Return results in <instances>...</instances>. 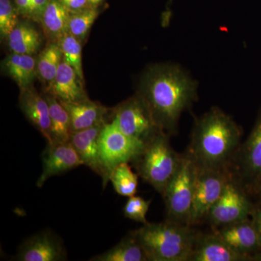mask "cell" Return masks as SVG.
Returning a JSON list of instances; mask_svg holds the SVG:
<instances>
[{"label": "cell", "instance_id": "31", "mask_svg": "<svg viewBox=\"0 0 261 261\" xmlns=\"http://www.w3.org/2000/svg\"><path fill=\"white\" fill-rule=\"evenodd\" d=\"M60 2L71 13L85 9L89 5L88 0H60Z\"/></svg>", "mask_w": 261, "mask_h": 261}, {"label": "cell", "instance_id": "33", "mask_svg": "<svg viewBox=\"0 0 261 261\" xmlns=\"http://www.w3.org/2000/svg\"><path fill=\"white\" fill-rule=\"evenodd\" d=\"M15 6L19 14L29 17L32 6V0H15Z\"/></svg>", "mask_w": 261, "mask_h": 261}, {"label": "cell", "instance_id": "35", "mask_svg": "<svg viewBox=\"0 0 261 261\" xmlns=\"http://www.w3.org/2000/svg\"><path fill=\"white\" fill-rule=\"evenodd\" d=\"M254 192H255V193L257 194V195H258L259 197H260V198L261 199V181L260 183H259V185H257L256 189H255Z\"/></svg>", "mask_w": 261, "mask_h": 261}, {"label": "cell", "instance_id": "27", "mask_svg": "<svg viewBox=\"0 0 261 261\" xmlns=\"http://www.w3.org/2000/svg\"><path fill=\"white\" fill-rule=\"evenodd\" d=\"M99 12L95 7H89L80 11L70 13L68 21V33L80 41L83 40L92 27Z\"/></svg>", "mask_w": 261, "mask_h": 261}, {"label": "cell", "instance_id": "14", "mask_svg": "<svg viewBox=\"0 0 261 261\" xmlns=\"http://www.w3.org/2000/svg\"><path fill=\"white\" fill-rule=\"evenodd\" d=\"M20 107L33 126L42 134L47 142H50V117L45 97L40 95L32 87L22 89Z\"/></svg>", "mask_w": 261, "mask_h": 261}, {"label": "cell", "instance_id": "11", "mask_svg": "<svg viewBox=\"0 0 261 261\" xmlns=\"http://www.w3.org/2000/svg\"><path fill=\"white\" fill-rule=\"evenodd\" d=\"M42 171L37 186L42 187L49 178L84 166L78 152L68 142L47 143L42 154Z\"/></svg>", "mask_w": 261, "mask_h": 261}, {"label": "cell", "instance_id": "20", "mask_svg": "<svg viewBox=\"0 0 261 261\" xmlns=\"http://www.w3.org/2000/svg\"><path fill=\"white\" fill-rule=\"evenodd\" d=\"M7 39L10 51L16 54L34 56L42 44L37 29L27 23H19Z\"/></svg>", "mask_w": 261, "mask_h": 261}, {"label": "cell", "instance_id": "36", "mask_svg": "<svg viewBox=\"0 0 261 261\" xmlns=\"http://www.w3.org/2000/svg\"><path fill=\"white\" fill-rule=\"evenodd\" d=\"M252 260H261V251L257 252L256 255L252 257Z\"/></svg>", "mask_w": 261, "mask_h": 261}, {"label": "cell", "instance_id": "29", "mask_svg": "<svg viewBox=\"0 0 261 261\" xmlns=\"http://www.w3.org/2000/svg\"><path fill=\"white\" fill-rule=\"evenodd\" d=\"M152 200H147L141 197L132 196L128 197L126 205L123 207V214L127 219L141 224H147V216Z\"/></svg>", "mask_w": 261, "mask_h": 261}, {"label": "cell", "instance_id": "26", "mask_svg": "<svg viewBox=\"0 0 261 261\" xmlns=\"http://www.w3.org/2000/svg\"><path fill=\"white\" fill-rule=\"evenodd\" d=\"M82 41L69 33H66L58 42L61 47L63 60L76 72L81 80L84 81L82 69Z\"/></svg>", "mask_w": 261, "mask_h": 261}, {"label": "cell", "instance_id": "22", "mask_svg": "<svg viewBox=\"0 0 261 261\" xmlns=\"http://www.w3.org/2000/svg\"><path fill=\"white\" fill-rule=\"evenodd\" d=\"M70 13L60 0H50L44 12L41 23L47 35L56 40L57 43L68 33Z\"/></svg>", "mask_w": 261, "mask_h": 261}, {"label": "cell", "instance_id": "3", "mask_svg": "<svg viewBox=\"0 0 261 261\" xmlns=\"http://www.w3.org/2000/svg\"><path fill=\"white\" fill-rule=\"evenodd\" d=\"M148 261H190L200 237L190 225L166 220L130 231Z\"/></svg>", "mask_w": 261, "mask_h": 261}, {"label": "cell", "instance_id": "8", "mask_svg": "<svg viewBox=\"0 0 261 261\" xmlns=\"http://www.w3.org/2000/svg\"><path fill=\"white\" fill-rule=\"evenodd\" d=\"M231 176L228 169L197 167L190 226L207 219L209 213L222 195Z\"/></svg>", "mask_w": 261, "mask_h": 261}, {"label": "cell", "instance_id": "25", "mask_svg": "<svg viewBox=\"0 0 261 261\" xmlns=\"http://www.w3.org/2000/svg\"><path fill=\"white\" fill-rule=\"evenodd\" d=\"M110 181L115 191L123 197L135 195L138 188V175L133 172L128 163L118 165L111 173Z\"/></svg>", "mask_w": 261, "mask_h": 261}, {"label": "cell", "instance_id": "9", "mask_svg": "<svg viewBox=\"0 0 261 261\" xmlns=\"http://www.w3.org/2000/svg\"><path fill=\"white\" fill-rule=\"evenodd\" d=\"M113 121L125 135L145 144L154 136L163 132L138 94L116 108Z\"/></svg>", "mask_w": 261, "mask_h": 261}, {"label": "cell", "instance_id": "34", "mask_svg": "<svg viewBox=\"0 0 261 261\" xmlns=\"http://www.w3.org/2000/svg\"><path fill=\"white\" fill-rule=\"evenodd\" d=\"M89 5L91 7H95L97 6L98 5L100 4L103 1V0H88Z\"/></svg>", "mask_w": 261, "mask_h": 261}, {"label": "cell", "instance_id": "19", "mask_svg": "<svg viewBox=\"0 0 261 261\" xmlns=\"http://www.w3.org/2000/svg\"><path fill=\"white\" fill-rule=\"evenodd\" d=\"M3 67L20 90L32 87L37 76V61L33 56L12 53L5 58Z\"/></svg>", "mask_w": 261, "mask_h": 261}, {"label": "cell", "instance_id": "2", "mask_svg": "<svg viewBox=\"0 0 261 261\" xmlns=\"http://www.w3.org/2000/svg\"><path fill=\"white\" fill-rule=\"evenodd\" d=\"M243 130L219 108L197 118L187 152L204 169H228L241 145Z\"/></svg>", "mask_w": 261, "mask_h": 261}, {"label": "cell", "instance_id": "1", "mask_svg": "<svg viewBox=\"0 0 261 261\" xmlns=\"http://www.w3.org/2000/svg\"><path fill=\"white\" fill-rule=\"evenodd\" d=\"M137 94L159 128L174 135L182 113L197 99V84L178 65H154L144 73Z\"/></svg>", "mask_w": 261, "mask_h": 261}, {"label": "cell", "instance_id": "23", "mask_svg": "<svg viewBox=\"0 0 261 261\" xmlns=\"http://www.w3.org/2000/svg\"><path fill=\"white\" fill-rule=\"evenodd\" d=\"M91 261H148L143 248L130 233L108 251L89 259Z\"/></svg>", "mask_w": 261, "mask_h": 261}, {"label": "cell", "instance_id": "30", "mask_svg": "<svg viewBox=\"0 0 261 261\" xmlns=\"http://www.w3.org/2000/svg\"><path fill=\"white\" fill-rule=\"evenodd\" d=\"M50 0H32L30 15L29 18L36 22L42 23L43 15L47 9Z\"/></svg>", "mask_w": 261, "mask_h": 261}, {"label": "cell", "instance_id": "32", "mask_svg": "<svg viewBox=\"0 0 261 261\" xmlns=\"http://www.w3.org/2000/svg\"><path fill=\"white\" fill-rule=\"evenodd\" d=\"M251 216L252 222L254 226H255V229H256L261 247V202L257 207H254Z\"/></svg>", "mask_w": 261, "mask_h": 261}, {"label": "cell", "instance_id": "24", "mask_svg": "<svg viewBox=\"0 0 261 261\" xmlns=\"http://www.w3.org/2000/svg\"><path fill=\"white\" fill-rule=\"evenodd\" d=\"M63 54L58 43H51L44 48L37 60V75L49 89L56 80Z\"/></svg>", "mask_w": 261, "mask_h": 261}, {"label": "cell", "instance_id": "28", "mask_svg": "<svg viewBox=\"0 0 261 261\" xmlns=\"http://www.w3.org/2000/svg\"><path fill=\"white\" fill-rule=\"evenodd\" d=\"M16 6L11 0H0V34L7 38L19 23Z\"/></svg>", "mask_w": 261, "mask_h": 261}, {"label": "cell", "instance_id": "6", "mask_svg": "<svg viewBox=\"0 0 261 261\" xmlns=\"http://www.w3.org/2000/svg\"><path fill=\"white\" fill-rule=\"evenodd\" d=\"M98 142L104 187L110 181L115 168L135 161L145 146L144 142L125 135L113 121L105 123Z\"/></svg>", "mask_w": 261, "mask_h": 261}, {"label": "cell", "instance_id": "13", "mask_svg": "<svg viewBox=\"0 0 261 261\" xmlns=\"http://www.w3.org/2000/svg\"><path fill=\"white\" fill-rule=\"evenodd\" d=\"M215 233L228 246L240 255L252 260V257L261 250L260 241L252 220L216 228Z\"/></svg>", "mask_w": 261, "mask_h": 261}, {"label": "cell", "instance_id": "15", "mask_svg": "<svg viewBox=\"0 0 261 261\" xmlns=\"http://www.w3.org/2000/svg\"><path fill=\"white\" fill-rule=\"evenodd\" d=\"M48 91L61 102H78L88 99L84 87V81L81 80L75 70L63 60L56 80Z\"/></svg>", "mask_w": 261, "mask_h": 261}, {"label": "cell", "instance_id": "7", "mask_svg": "<svg viewBox=\"0 0 261 261\" xmlns=\"http://www.w3.org/2000/svg\"><path fill=\"white\" fill-rule=\"evenodd\" d=\"M228 170L248 193L254 192L261 181V109L252 132L239 147Z\"/></svg>", "mask_w": 261, "mask_h": 261}, {"label": "cell", "instance_id": "18", "mask_svg": "<svg viewBox=\"0 0 261 261\" xmlns=\"http://www.w3.org/2000/svg\"><path fill=\"white\" fill-rule=\"evenodd\" d=\"M69 113L71 132L87 129L105 123L108 109L89 99L78 102H61Z\"/></svg>", "mask_w": 261, "mask_h": 261}, {"label": "cell", "instance_id": "5", "mask_svg": "<svg viewBox=\"0 0 261 261\" xmlns=\"http://www.w3.org/2000/svg\"><path fill=\"white\" fill-rule=\"evenodd\" d=\"M197 166L186 152L163 197L168 221L190 225Z\"/></svg>", "mask_w": 261, "mask_h": 261}, {"label": "cell", "instance_id": "17", "mask_svg": "<svg viewBox=\"0 0 261 261\" xmlns=\"http://www.w3.org/2000/svg\"><path fill=\"white\" fill-rule=\"evenodd\" d=\"M248 258L232 250L214 233L200 235L190 261H245Z\"/></svg>", "mask_w": 261, "mask_h": 261}, {"label": "cell", "instance_id": "4", "mask_svg": "<svg viewBox=\"0 0 261 261\" xmlns=\"http://www.w3.org/2000/svg\"><path fill=\"white\" fill-rule=\"evenodd\" d=\"M169 137L165 132H159L145 144L140 155L132 162L142 179L162 196L181 161L182 154L173 149Z\"/></svg>", "mask_w": 261, "mask_h": 261}, {"label": "cell", "instance_id": "10", "mask_svg": "<svg viewBox=\"0 0 261 261\" xmlns=\"http://www.w3.org/2000/svg\"><path fill=\"white\" fill-rule=\"evenodd\" d=\"M247 193L231 175L222 195L209 213L207 219L216 228L249 219L254 206Z\"/></svg>", "mask_w": 261, "mask_h": 261}, {"label": "cell", "instance_id": "16", "mask_svg": "<svg viewBox=\"0 0 261 261\" xmlns=\"http://www.w3.org/2000/svg\"><path fill=\"white\" fill-rule=\"evenodd\" d=\"M105 123L87 129L73 132L69 140L70 143L74 147L83 161L84 166H87L100 176H102V171L99 159L98 141Z\"/></svg>", "mask_w": 261, "mask_h": 261}, {"label": "cell", "instance_id": "12", "mask_svg": "<svg viewBox=\"0 0 261 261\" xmlns=\"http://www.w3.org/2000/svg\"><path fill=\"white\" fill-rule=\"evenodd\" d=\"M67 259L63 242L50 231L33 235L22 244L15 260L18 261H63Z\"/></svg>", "mask_w": 261, "mask_h": 261}, {"label": "cell", "instance_id": "21", "mask_svg": "<svg viewBox=\"0 0 261 261\" xmlns=\"http://www.w3.org/2000/svg\"><path fill=\"white\" fill-rule=\"evenodd\" d=\"M47 99L50 117V142H68L71 135L69 113L61 101L49 94L44 96Z\"/></svg>", "mask_w": 261, "mask_h": 261}]
</instances>
